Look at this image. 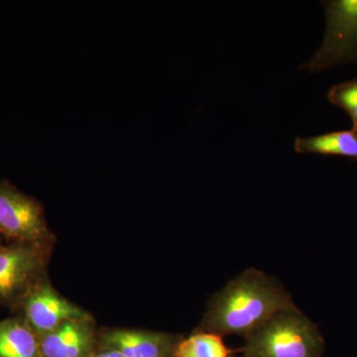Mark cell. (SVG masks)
<instances>
[{
	"mask_svg": "<svg viewBox=\"0 0 357 357\" xmlns=\"http://www.w3.org/2000/svg\"><path fill=\"white\" fill-rule=\"evenodd\" d=\"M295 307L280 282L261 270L248 268L211 297L196 332L245 340L277 312Z\"/></svg>",
	"mask_w": 357,
	"mask_h": 357,
	"instance_id": "1",
	"label": "cell"
},
{
	"mask_svg": "<svg viewBox=\"0 0 357 357\" xmlns=\"http://www.w3.org/2000/svg\"><path fill=\"white\" fill-rule=\"evenodd\" d=\"M241 357H323L318 326L297 307L275 314L245 338Z\"/></svg>",
	"mask_w": 357,
	"mask_h": 357,
	"instance_id": "2",
	"label": "cell"
},
{
	"mask_svg": "<svg viewBox=\"0 0 357 357\" xmlns=\"http://www.w3.org/2000/svg\"><path fill=\"white\" fill-rule=\"evenodd\" d=\"M326 28L323 43L300 69L321 73L331 68L357 64V0L323 2Z\"/></svg>",
	"mask_w": 357,
	"mask_h": 357,
	"instance_id": "3",
	"label": "cell"
},
{
	"mask_svg": "<svg viewBox=\"0 0 357 357\" xmlns=\"http://www.w3.org/2000/svg\"><path fill=\"white\" fill-rule=\"evenodd\" d=\"M47 246L0 243V306L17 307L44 280Z\"/></svg>",
	"mask_w": 357,
	"mask_h": 357,
	"instance_id": "4",
	"label": "cell"
},
{
	"mask_svg": "<svg viewBox=\"0 0 357 357\" xmlns=\"http://www.w3.org/2000/svg\"><path fill=\"white\" fill-rule=\"evenodd\" d=\"M0 237L46 246L52 239L41 204L6 180H0Z\"/></svg>",
	"mask_w": 357,
	"mask_h": 357,
	"instance_id": "5",
	"label": "cell"
},
{
	"mask_svg": "<svg viewBox=\"0 0 357 357\" xmlns=\"http://www.w3.org/2000/svg\"><path fill=\"white\" fill-rule=\"evenodd\" d=\"M17 307L22 311L21 318L39 338L66 321L91 319L88 312L62 297L45 280L35 286Z\"/></svg>",
	"mask_w": 357,
	"mask_h": 357,
	"instance_id": "6",
	"label": "cell"
},
{
	"mask_svg": "<svg viewBox=\"0 0 357 357\" xmlns=\"http://www.w3.org/2000/svg\"><path fill=\"white\" fill-rule=\"evenodd\" d=\"M177 335L142 330H109L100 337V349H112L124 357H173Z\"/></svg>",
	"mask_w": 357,
	"mask_h": 357,
	"instance_id": "7",
	"label": "cell"
},
{
	"mask_svg": "<svg viewBox=\"0 0 357 357\" xmlns=\"http://www.w3.org/2000/svg\"><path fill=\"white\" fill-rule=\"evenodd\" d=\"M91 319L66 321L39 338L42 357H91L95 333Z\"/></svg>",
	"mask_w": 357,
	"mask_h": 357,
	"instance_id": "8",
	"label": "cell"
},
{
	"mask_svg": "<svg viewBox=\"0 0 357 357\" xmlns=\"http://www.w3.org/2000/svg\"><path fill=\"white\" fill-rule=\"evenodd\" d=\"M0 357H42L38 335L20 316L0 321Z\"/></svg>",
	"mask_w": 357,
	"mask_h": 357,
	"instance_id": "9",
	"label": "cell"
},
{
	"mask_svg": "<svg viewBox=\"0 0 357 357\" xmlns=\"http://www.w3.org/2000/svg\"><path fill=\"white\" fill-rule=\"evenodd\" d=\"M294 148L300 154L342 156L357 161V130L351 128L312 137H297Z\"/></svg>",
	"mask_w": 357,
	"mask_h": 357,
	"instance_id": "10",
	"label": "cell"
},
{
	"mask_svg": "<svg viewBox=\"0 0 357 357\" xmlns=\"http://www.w3.org/2000/svg\"><path fill=\"white\" fill-rule=\"evenodd\" d=\"M234 356L222 337L217 333L195 332L181 338L176 345L173 357H231Z\"/></svg>",
	"mask_w": 357,
	"mask_h": 357,
	"instance_id": "11",
	"label": "cell"
},
{
	"mask_svg": "<svg viewBox=\"0 0 357 357\" xmlns=\"http://www.w3.org/2000/svg\"><path fill=\"white\" fill-rule=\"evenodd\" d=\"M328 98L332 105L344 109L351 116L352 128L357 130V79L332 86Z\"/></svg>",
	"mask_w": 357,
	"mask_h": 357,
	"instance_id": "12",
	"label": "cell"
},
{
	"mask_svg": "<svg viewBox=\"0 0 357 357\" xmlns=\"http://www.w3.org/2000/svg\"><path fill=\"white\" fill-rule=\"evenodd\" d=\"M91 357H124L119 352L112 351V349H100L98 352H95Z\"/></svg>",
	"mask_w": 357,
	"mask_h": 357,
	"instance_id": "13",
	"label": "cell"
},
{
	"mask_svg": "<svg viewBox=\"0 0 357 357\" xmlns=\"http://www.w3.org/2000/svg\"><path fill=\"white\" fill-rule=\"evenodd\" d=\"M231 357H237V356H232ZM239 357H241V356H239Z\"/></svg>",
	"mask_w": 357,
	"mask_h": 357,
	"instance_id": "14",
	"label": "cell"
}]
</instances>
